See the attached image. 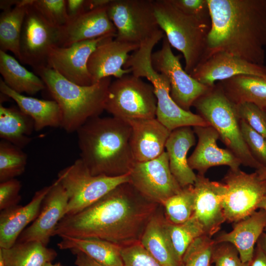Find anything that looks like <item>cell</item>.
<instances>
[{"instance_id": "7bdbcfd3", "label": "cell", "mask_w": 266, "mask_h": 266, "mask_svg": "<svg viewBox=\"0 0 266 266\" xmlns=\"http://www.w3.org/2000/svg\"><path fill=\"white\" fill-rule=\"evenodd\" d=\"M184 13L200 20L211 22V16L207 0H170Z\"/></svg>"}, {"instance_id": "ba28073f", "label": "cell", "mask_w": 266, "mask_h": 266, "mask_svg": "<svg viewBox=\"0 0 266 266\" xmlns=\"http://www.w3.org/2000/svg\"><path fill=\"white\" fill-rule=\"evenodd\" d=\"M57 179L68 198L66 215L83 210L120 185L130 182L129 173L118 176L93 175L80 158L60 171Z\"/></svg>"}, {"instance_id": "4316f807", "label": "cell", "mask_w": 266, "mask_h": 266, "mask_svg": "<svg viewBox=\"0 0 266 266\" xmlns=\"http://www.w3.org/2000/svg\"><path fill=\"white\" fill-rule=\"evenodd\" d=\"M60 237L57 245L61 250L79 251L102 266H124L119 244L98 238Z\"/></svg>"}, {"instance_id": "2e32d148", "label": "cell", "mask_w": 266, "mask_h": 266, "mask_svg": "<svg viewBox=\"0 0 266 266\" xmlns=\"http://www.w3.org/2000/svg\"><path fill=\"white\" fill-rule=\"evenodd\" d=\"M195 201L193 216L209 237L219 231L226 221L223 201L227 188L224 183L212 181L198 173L193 185Z\"/></svg>"}, {"instance_id": "1f68e13d", "label": "cell", "mask_w": 266, "mask_h": 266, "mask_svg": "<svg viewBox=\"0 0 266 266\" xmlns=\"http://www.w3.org/2000/svg\"><path fill=\"white\" fill-rule=\"evenodd\" d=\"M32 0H20L0 15V50L10 51L20 61V41L24 18Z\"/></svg>"}, {"instance_id": "3957f363", "label": "cell", "mask_w": 266, "mask_h": 266, "mask_svg": "<svg viewBox=\"0 0 266 266\" xmlns=\"http://www.w3.org/2000/svg\"><path fill=\"white\" fill-rule=\"evenodd\" d=\"M80 159L93 175L128 174L135 161L130 124L113 116L88 120L76 131Z\"/></svg>"}, {"instance_id": "277c9868", "label": "cell", "mask_w": 266, "mask_h": 266, "mask_svg": "<svg viewBox=\"0 0 266 266\" xmlns=\"http://www.w3.org/2000/svg\"><path fill=\"white\" fill-rule=\"evenodd\" d=\"M34 70L43 80L62 114L61 127L68 133L76 132L89 119L100 116L105 104L111 77L89 86L75 84L47 66Z\"/></svg>"}, {"instance_id": "5bb4252c", "label": "cell", "mask_w": 266, "mask_h": 266, "mask_svg": "<svg viewBox=\"0 0 266 266\" xmlns=\"http://www.w3.org/2000/svg\"><path fill=\"white\" fill-rule=\"evenodd\" d=\"M32 2L28 7L22 28L20 61L34 68L46 66L50 50L59 46L61 29L48 22Z\"/></svg>"}, {"instance_id": "f5cc1de1", "label": "cell", "mask_w": 266, "mask_h": 266, "mask_svg": "<svg viewBox=\"0 0 266 266\" xmlns=\"http://www.w3.org/2000/svg\"><path fill=\"white\" fill-rule=\"evenodd\" d=\"M256 170L258 172V173L260 175L261 177L266 180V167H262Z\"/></svg>"}, {"instance_id": "d6a6232c", "label": "cell", "mask_w": 266, "mask_h": 266, "mask_svg": "<svg viewBox=\"0 0 266 266\" xmlns=\"http://www.w3.org/2000/svg\"><path fill=\"white\" fill-rule=\"evenodd\" d=\"M5 266H43L57 256L56 251L38 242H17L9 248H0Z\"/></svg>"}, {"instance_id": "ac0fdd59", "label": "cell", "mask_w": 266, "mask_h": 266, "mask_svg": "<svg viewBox=\"0 0 266 266\" xmlns=\"http://www.w3.org/2000/svg\"><path fill=\"white\" fill-rule=\"evenodd\" d=\"M111 35L101 40L90 55L87 67L93 83L113 76L119 78L132 73L130 68L124 66L129 53L137 50L140 45L121 41Z\"/></svg>"}, {"instance_id": "83f0119b", "label": "cell", "mask_w": 266, "mask_h": 266, "mask_svg": "<svg viewBox=\"0 0 266 266\" xmlns=\"http://www.w3.org/2000/svg\"><path fill=\"white\" fill-rule=\"evenodd\" d=\"M166 221L160 216L151 217L140 243L163 266H183L172 247L167 232Z\"/></svg>"}, {"instance_id": "ffe728a7", "label": "cell", "mask_w": 266, "mask_h": 266, "mask_svg": "<svg viewBox=\"0 0 266 266\" xmlns=\"http://www.w3.org/2000/svg\"><path fill=\"white\" fill-rule=\"evenodd\" d=\"M198 141L193 153L188 159V164L198 173L204 174L211 167L227 166L230 169L239 168V160L228 149L218 146L219 139L217 132L211 126L193 127Z\"/></svg>"}, {"instance_id": "52a82bcc", "label": "cell", "mask_w": 266, "mask_h": 266, "mask_svg": "<svg viewBox=\"0 0 266 266\" xmlns=\"http://www.w3.org/2000/svg\"><path fill=\"white\" fill-rule=\"evenodd\" d=\"M197 114L218 133L219 139L241 164L257 170L263 167L253 156L243 138L235 104L217 83L193 104Z\"/></svg>"}, {"instance_id": "836d02e7", "label": "cell", "mask_w": 266, "mask_h": 266, "mask_svg": "<svg viewBox=\"0 0 266 266\" xmlns=\"http://www.w3.org/2000/svg\"><path fill=\"white\" fill-rule=\"evenodd\" d=\"M166 228L174 252L182 263L183 257L190 244L205 234L202 227L193 216L187 221L179 224L166 221Z\"/></svg>"}, {"instance_id": "9c48e42d", "label": "cell", "mask_w": 266, "mask_h": 266, "mask_svg": "<svg viewBox=\"0 0 266 266\" xmlns=\"http://www.w3.org/2000/svg\"><path fill=\"white\" fill-rule=\"evenodd\" d=\"M157 100L153 86L133 74L111 82L105 110L113 117L128 121L156 118Z\"/></svg>"}, {"instance_id": "e575fe53", "label": "cell", "mask_w": 266, "mask_h": 266, "mask_svg": "<svg viewBox=\"0 0 266 266\" xmlns=\"http://www.w3.org/2000/svg\"><path fill=\"white\" fill-rule=\"evenodd\" d=\"M27 155L22 149L4 140L0 141V182L15 178L26 169Z\"/></svg>"}, {"instance_id": "7a4b0ae2", "label": "cell", "mask_w": 266, "mask_h": 266, "mask_svg": "<svg viewBox=\"0 0 266 266\" xmlns=\"http://www.w3.org/2000/svg\"><path fill=\"white\" fill-rule=\"evenodd\" d=\"M207 0L211 25L202 61L224 52L264 65L266 0Z\"/></svg>"}, {"instance_id": "cb8c5ba5", "label": "cell", "mask_w": 266, "mask_h": 266, "mask_svg": "<svg viewBox=\"0 0 266 266\" xmlns=\"http://www.w3.org/2000/svg\"><path fill=\"white\" fill-rule=\"evenodd\" d=\"M195 134L192 127L178 128L171 132L166 144L171 172L182 188L193 185L197 178L187 157L190 149L195 144Z\"/></svg>"}, {"instance_id": "c3c4849f", "label": "cell", "mask_w": 266, "mask_h": 266, "mask_svg": "<svg viewBox=\"0 0 266 266\" xmlns=\"http://www.w3.org/2000/svg\"><path fill=\"white\" fill-rule=\"evenodd\" d=\"M112 0H86L87 11L107 7Z\"/></svg>"}, {"instance_id": "e0dca14e", "label": "cell", "mask_w": 266, "mask_h": 266, "mask_svg": "<svg viewBox=\"0 0 266 266\" xmlns=\"http://www.w3.org/2000/svg\"><path fill=\"white\" fill-rule=\"evenodd\" d=\"M68 201L66 192L56 180L43 201L38 215L21 233L17 242H38L47 246L66 214Z\"/></svg>"}, {"instance_id": "9a60e30c", "label": "cell", "mask_w": 266, "mask_h": 266, "mask_svg": "<svg viewBox=\"0 0 266 266\" xmlns=\"http://www.w3.org/2000/svg\"><path fill=\"white\" fill-rule=\"evenodd\" d=\"M109 35L78 42L68 47L55 46L49 53L46 66L75 84L91 85L93 83L87 67L89 58L99 43Z\"/></svg>"}, {"instance_id": "f35d334b", "label": "cell", "mask_w": 266, "mask_h": 266, "mask_svg": "<svg viewBox=\"0 0 266 266\" xmlns=\"http://www.w3.org/2000/svg\"><path fill=\"white\" fill-rule=\"evenodd\" d=\"M240 120L266 137V111L249 102L235 103Z\"/></svg>"}, {"instance_id": "30bf717a", "label": "cell", "mask_w": 266, "mask_h": 266, "mask_svg": "<svg viewBox=\"0 0 266 266\" xmlns=\"http://www.w3.org/2000/svg\"><path fill=\"white\" fill-rule=\"evenodd\" d=\"M107 12L121 41L140 46L161 30L153 0H112Z\"/></svg>"}, {"instance_id": "4fadbf2b", "label": "cell", "mask_w": 266, "mask_h": 266, "mask_svg": "<svg viewBox=\"0 0 266 266\" xmlns=\"http://www.w3.org/2000/svg\"><path fill=\"white\" fill-rule=\"evenodd\" d=\"M129 174V183L153 203L163 204L182 189L171 172L166 151L153 160L135 162Z\"/></svg>"}, {"instance_id": "60d3db41", "label": "cell", "mask_w": 266, "mask_h": 266, "mask_svg": "<svg viewBox=\"0 0 266 266\" xmlns=\"http://www.w3.org/2000/svg\"><path fill=\"white\" fill-rule=\"evenodd\" d=\"M121 255L124 266H163L140 243L122 246Z\"/></svg>"}, {"instance_id": "681fc988", "label": "cell", "mask_w": 266, "mask_h": 266, "mask_svg": "<svg viewBox=\"0 0 266 266\" xmlns=\"http://www.w3.org/2000/svg\"><path fill=\"white\" fill-rule=\"evenodd\" d=\"M19 0H2L0 1V8L2 11L9 9L14 7L19 2Z\"/></svg>"}, {"instance_id": "11a10c76", "label": "cell", "mask_w": 266, "mask_h": 266, "mask_svg": "<svg viewBox=\"0 0 266 266\" xmlns=\"http://www.w3.org/2000/svg\"><path fill=\"white\" fill-rule=\"evenodd\" d=\"M265 231H266V227H265Z\"/></svg>"}, {"instance_id": "f907efd6", "label": "cell", "mask_w": 266, "mask_h": 266, "mask_svg": "<svg viewBox=\"0 0 266 266\" xmlns=\"http://www.w3.org/2000/svg\"><path fill=\"white\" fill-rule=\"evenodd\" d=\"M257 244L258 245L266 254V233H263L260 236Z\"/></svg>"}, {"instance_id": "bcb514c9", "label": "cell", "mask_w": 266, "mask_h": 266, "mask_svg": "<svg viewBox=\"0 0 266 266\" xmlns=\"http://www.w3.org/2000/svg\"><path fill=\"white\" fill-rule=\"evenodd\" d=\"M71 252L75 256V265L77 266H102L82 252L77 250H71Z\"/></svg>"}, {"instance_id": "ab89813d", "label": "cell", "mask_w": 266, "mask_h": 266, "mask_svg": "<svg viewBox=\"0 0 266 266\" xmlns=\"http://www.w3.org/2000/svg\"><path fill=\"white\" fill-rule=\"evenodd\" d=\"M240 127L243 138L254 158L266 167V137L240 120Z\"/></svg>"}, {"instance_id": "44dd1931", "label": "cell", "mask_w": 266, "mask_h": 266, "mask_svg": "<svg viewBox=\"0 0 266 266\" xmlns=\"http://www.w3.org/2000/svg\"><path fill=\"white\" fill-rule=\"evenodd\" d=\"M131 127L130 145L135 162L153 160L164 152L171 131L156 118L127 121Z\"/></svg>"}, {"instance_id": "8992f818", "label": "cell", "mask_w": 266, "mask_h": 266, "mask_svg": "<svg viewBox=\"0 0 266 266\" xmlns=\"http://www.w3.org/2000/svg\"><path fill=\"white\" fill-rule=\"evenodd\" d=\"M158 25L171 47L185 60V70L190 74L203 59L211 22L200 20L178 8L170 0H153Z\"/></svg>"}, {"instance_id": "4dcf8cb0", "label": "cell", "mask_w": 266, "mask_h": 266, "mask_svg": "<svg viewBox=\"0 0 266 266\" xmlns=\"http://www.w3.org/2000/svg\"><path fill=\"white\" fill-rule=\"evenodd\" d=\"M34 122L18 107L0 105V137L23 149L32 141Z\"/></svg>"}, {"instance_id": "f1b7e54d", "label": "cell", "mask_w": 266, "mask_h": 266, "mask_svg": "<svg viewBox=\"0 0 266 266\" xmlns=\"http://www.w3.org/2000/svg\"><path fill=\"white\" fill-rule=\"evenodd\" d=\"M217 84L234 103L249 102L266 109V76L238 75Z\"/></svg>"}, {"instance_id": "8d00e7d4", "label": "cell", "mask_w": 266, "mask_h": 266, "mask_svg": "<svg viewBox=\"0 0 266 266\" xmlns=\"http://www.w3.org/2000/svg\"><path fill=\"white\" fill-rule=\"evenodd\" d=\"M214 245V239L205 234L196 239L183 257V266H211Z\"/></svg>"}, {"instance_id": "f546056e", "label": "cell", "mask_w": 266, "mask_h": 266, "mask_svg": "<svg viewBox=\"0 0 266 266\" xmlns=\"http://www.w3.org/2000/svg\"><path fill=\"white\" fill-rule=\"evenodd\" d=\"M0 73L5 84L20 94L33 95L46 88L40 77L27 69L14 57L1 50Z\"/></svg>"}, {"instance_id": "ee69618b", "label": "cell", "mask_w": 266, "mask_h": 266, "mask_svg": "<svg viewBox=\"0 0 266 266\" xmlns=\"http://www.w3.org/2000/svg\"><path fill=\"white\" fill-rule=\"evenodd\" d=\"M21 183L16 178L0 183V211L18 205L21 199Z\"/></svg>"}, {"instance_id": "7dc6e473", "label": "cell", "mask_w": 266, "mask_h": 266, "mask_svg": "<svg viewBox=\"0 0 266 266\" xmlns=\"http://www.w3.org/2000/svg\"><path fill=\"white\" fill-rule=\"evenodd\" d=\"M249 266H266V254L257 244Z\"/></svg>"}, {"instance_id": "603a6c76", "label": "cell", "mask_w": 266, "mask_h": 266, "mask_svg": "<svg viewBox=\"0 0 266 266\" xmlns=\"http://www.w3.org/2000/svg\"><path fill=\"white\" fill-rule=\"evenodd\" d=\"M116 33V29L107 14V7L94 9L70 20L61 29L59 46L68 47L78 42Z\"/></svg>"}, {"instance_id": "6da1fadb", "label": "cell", "mask_w": 266, "mask_h": 266, "mask_svg": "<svg viewBox=\"0 0 266 266\" xmlns=\"http://www.w3.org/2000/svg\"><path fill=\"white\" fill-rule=\"evenodd\" d=\"M143 198L129 182L117 186L91 205L66 215L53 236L94 238L120 245L134 239L151 210L138 203Z\"/></svg>"}, {"instance_id": "7402d4cb", "label": "cell", "mask_w": 266, "mask_h": 266, "mask_svg": "<svg viewBox=\"0 0 266 266\" xmlns=\"http://www.w3.org/2000/svg\"><path fill=\"white\" fill-rule=\"evenodd\" d=\"M52 184L36 191L24 206L17 205L0 211V248L7 249L17 241L21 233L38 215L43 201Z\"/></svg>"}, {"instance_id": "74e56055", "label": "cell", "mask_w": 266, "mask_h": 266, "mask_svg": "<svg viewBox=\"0 0 266 266\" xmlns=\"http://www.w3.org/2000/svg\"><path fill=\"white\" fill-rule=\"evenodd\" d=\"M32 5L55 27L61 29L69 22L66 0H33Z\"/></svg>"}, {"instance_id": "5b68a950", "label": "cell", "mask_w": 266, "mask_h": 266, "mask_svg": "<svg viewBox=\"0 0 266 266\" xmlns=\"http://www.w3.org/2000/svg\"><path fill=\"white\" fill-rule=\"evenodd\" d=\"M165 36L160 30L152 37L141 44L130 55L124 68H130L132 74L145 77L154 88L157 100L156 118L172 131L185 126H206L209 125L201 116L179 107L170 96V87L167 78L153 67L151 56L155 45Z\"/></svg>"}, {"instance_id": "d4e9b609", "label": "cell", "mask_w": 266, "mask_h": 266, "mask_svg": "<svg viewBox=\"0 0 266 266\" xmlns=\"http://www.w3.org/2000/svg\"><path fill=\"white\" fill-rule=\"evenodd\" d=\"M234 223L231 232L222 233L214 239V242L232 244L237 250L242 261L250 263L254 256L255 245L266 227V212L260 209Z\"/></svg>"}, {"instance_id": "8fae6325", "label": "cell", "mask_w": 266, "mask_h": 266, "mask_svg": "<svg viewBox=\"0 0 266 266\" xmlns=\"http://www.w3.org/2000/svg\"><path fill=\"white\" fill-rule=\"evenodd\" d=\"M227 190L223 206L226 221L236 223L244 219L258 209L266 193V180L256 170L247 173L230 169L223 179Z\"/></svg>"}, {"instance_id": "b9f144b4", "label": "cell", "mask_w": 266, "mask_h": 266, "mask_svg": "<svg viewBox=\"0 0 266 266\" xmlns=\"http://www.w3.org/2000/svg\"><path fill=\"white\" fill-rule=\"evenodd\" d=\"M213 266H249L250 263H245L241 260L239 253L231 243H215L212 255Z\"/></svg>"}, {"instance_id": "484cf974", "label": "cell", "mask_w": 266, "mask_h": 266, "mask_svg": "<svg viewBox=\"0 0 266 266\" xmlns=\"http://www.w3.org/2000/svg\"><path fill=\"white\" fill-rule=\"evenodd\" d=\"M0 91L1 94L15 101L19 108L33 119L34 130L61 126L62 111L54 100H40L18 93L8 87L1 79Z\"/></svg>"}, {"instance_id": "7c38bea8", "label": "cell", "mask_w": 266, "mask_h": 266, "mask_svg": "<svg viewBox=\"0 0 266 266\" xmlns=\"http://www.w3.org/2000/svg\"><path fill=\"white\" fill-rule=\"evenodd\" d=\"M161 49L152 53L151 62L153 68L164 75L170 87V96L181 108L190 111L195 101L205 94L212 87L200 83L182 68L181 55H175L165 35Z\"/></svg>"}, {"instance_id": "6f0895ef", "label": "cell", "mask_w": 266, "mask_h": 266, "mask_svg": "<svg viewBox=\"0 0 266 266\" xmlns=\"http://www.w3.org/2000/svg\"></svg>"}, {"instance_id": "816d5d0a", "label": "cell", "mask_w": 266, "mask_h": 266, "mask_svg": "<svg viewBox=\"0 0 266 266\" xmlns=\"http://www.w3.org/2000/svg\"><path fill=\"white\" fill-rule=\"evenodd\" d=\"M258 208L260 209H263L266 212V193L259 203Z\"/></svg>"}, {"instance_id": "db71d44e", "label": "cell", "mask_w": 266, "mask_h": 266, "mask_svg": "<svg viewBox=\"0 0 266 266\" xmlns=\"http://www.w3.org/2000/svg\"><path fill=\"white\" fill-rule=\"evenodd\" d=\"M43 266H62L60 263L53 264L52 263V262H48L45 263Z\"/></svg>"}, {"instance_id": "f6af8a7d", "label": "cell", "mask_w": 266, "mask_h": 266, "mask_svg": "<svg viewBox=\"0 0 266 266\" xmlns=\"http://www.w3.org/2000/svg\"><path fill=\"white\" fill-rule=\"evenodd\" d=\"M66 6L69 21L88 11L86 0H66Z\"/></svg>"}, {"instance_id": "d6986e66", "label": "cell", "mask_w": 266, "mask_h": 266, "mask_svg": "<svg viewBox=\"0 0 266 266\" xmlns=\"http://www.w3.org/2000/svg\"><path fill=\"white\" fill-rule=\"evenodd\" d=\"M266 76V66L249 62L224 52L214 53L200 62L190 75L203 85L212 87L238 75Z\"/></svg>"}, {"instance_id": "9f6ffc18", "label": "cell", "mask_w": 266, "mask_h": 266, "mask_svg": "<svg viewBox=\"0 0 266 266\" xmlns=\"http://www.w3.org/2000/svg\"><path fill=\"white\" fill-rule=\"evenodd\" d=\"M211 266H213L212 265H211Z\"/></svg>"}, {"instance_id": "d590c367", "label": "cell", "mask_w": 266, "mask_h": 266, "mask_svg": "<svg viewBox=\"0 0 266 266\" xmlns=\"http://www.w3.org/2000/svg\"><path fill=\"white\" fill-rule=\"evenodd\" d=\"M194 201L193 185L182 188L179 193L167 199L163 205L168 221L179 224L190 219L193 214Z\"/></svg>"}]
</instances>
